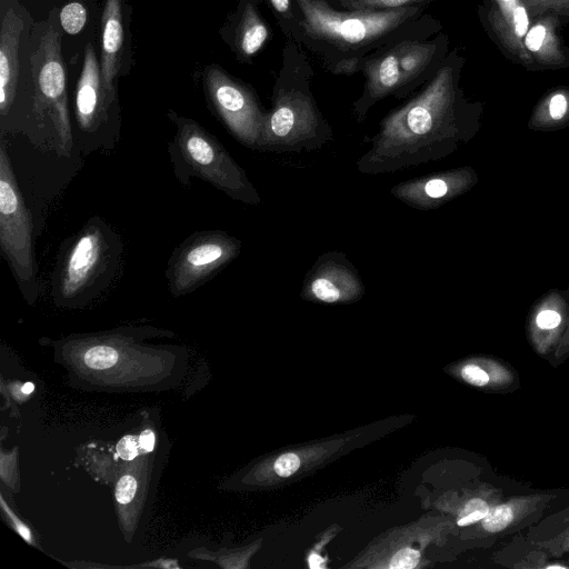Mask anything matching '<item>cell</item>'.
<instances>
[{
	"instance_id": "39",
	"label": "cell",
	"mask_w": 569,
	"mask_h": 569,
	"mask_svg": "<svg viewBox=\"0 0 569 569\" xmlns=\"http://www.w3.org/2000/svg\"><path fill=\"white\" fill-rule=\"evenodd\" d=\"M567 561L569 562V558L567 559Z\"/></svg>"
},
{
	"instance_id": "34",
	"label": "cell",
	"mask_w": 569,
	"mask_h": 569,
	"mask_svg": "<svg viewBox=\"0 0 569 569\" xmlns=\"http://www.w3.org/2000/svg\"><path fill=\"white\" fill-rule=\"evenodd\" d=\"M515 31L519 37L526 34L528 29V17L525 8L518 7L513 12Z\"/></svg>"
},
{
	"instance_id": "4",
	"label": "cell",
	"mask_w": 569,
	"mask_h": 569,
	"mask_svg": "<svg viewBox=\"0 0 569 569\" xmlns=\"http://www.w3.org/2000/svg\"><path fill=\"white\" fill-rule=\"evenodd\" d=\"M122 254L123 242L116 230L100 217L90 218L58 254L51 277L54 303L81 307L107 291Z\"/></svg>"
},
{
	"instance_id": "18",
	"label": "cell",
	"mask_w": 569,
	"mask_h": 569,
	"mask_svg": "<svg viewBox=\"0 0 569 569\" xmlns=\"http://www.w3.org/2000/svg\"><path fill=\"white\" fill-rule=\"evenodd\" d=\"M23 20L12 9L6 11L0 28V113H9L19 79V43Z\"/></svg>"
},
{
	"instance_id": "8",
	"label": "cell",
	"mask_w": 569,
	"mask_h": 569,
	"mask_svg": "<svg viewBox=\"0 0 569 569\" xmlns=\"http://www.w3.org/2000/svg\"><path fill=\"white\" fill-rule=\"evenodd\" d=\"M207 103L232 137L242 146L259 150L268 110L256 90L218 64L202 71Z\"/></svg>"
},
{
	"instance_id": "24",
	"label": "cell",
	"mask_w": 569,
	"mask_h": 569,
	"mask_svg": "<svg viewBox=\"0 0 569 569\" xmlns=\"http://www.w3.org/2000/svg\"><path fill=\"white\" fill-rule=\"evenodd\" d=\"M569 117V101L562 93L553 94L547 106V113L530 123L533 130H553L561 128Z\"/></svg>"
},
{
	"instance_id": "23",
	"label": "cell",
	"mask_w": 569,
	"mask_h": 569,
	"mask_svg": "<svg viewBox=\"0 0 569 569\" xmlns=\"http://www.w3.org/2000/svg\"><path fill=\"white\" fill-rule=\"evenodd\" d=\"M342 10L350 11H385L411 6H427L433 0H328Z\"/></svg>"
},
{
	"instance_id": "5",
	"label": "cell",
	"mask_w": 569,
	"mask_h": 569,
	"mask_svg": "<svg viewBox=\"0 0 569 569\" xmlns=\"http://www.w3.org/2000/svg\"><path fill=\"white\" fill-rule=\"evenodd\" d=\"M168 118L176 131L168 143V153L176 179L189 184L198 178L212 184L236 201L257 206L261 197L246 171L208 130L196 120L173 111Z\"/></svg>"
},
{
	"instance_id": "7",
	"label": "cell",
	"mask_w": 569,
	"mask_h": 569,
	"mask_svg": "<svg viewBox=\"0 0 569 569\" xmlns=\"http://www.w3.org/2000/svg\"><path fill=\"white\" fill-rule=\"evenodd\" d=\"M53 12L49 24L40 38L37 50L31 56L33 82V107L39 120H50L54 136V151L69 156L74 146L68 104L66 68L61 52V37L57 29Z\"/></svg>"
},
{
	"instance_id": "9",
	"label": "cell",
	"mask_w": 569,
	"mask_h": 569,
	"mask_svg": "<svg viewBox=\"0 0 569 569\" xmlns=\"http://www.w3.org/2000/svg\"><path fill=\"white\" fill-rule=\"evenodd\" d=\"M241 247L238 238L222 230L190 234L168 260L164 274L169 292L178 298L199 289L231 263Z\"/></svg>"
},
{
	"instance_id": "33",
	"label": "cell",
	"mask_w": 569,
	"mask_h": 569,
	"mask_svg": "<svg viewBox=\"0 0 569 569\" xmlns=\"http://www.w3.org/2000/svg\"><path fill=\"white\" fill-rule=\"evenodd\" d=\"M1 503L3 507V510L7 512L8 517L11 519V522L13 523L16 530L18 533L28 542H32L31 531L30 529L21 522L16 515L7 507L4 500L1 498Z\"/></svg>"
},
{
	"instance_id": "19",
	"label": "cell",
	"mask_w": 569,
	"mask_h": 569,
	"mask_svg": "<svg viewBox=\"0 0 569 569\" xmlns=\"http://www.w3.org/2000/svg\"><path fill=\"white\" fill-rule=\"evenodd\" d=\"M457 373L462 381L485 392L510 393L521 385L518 371L495 356L473 357L460 365Z\"/></svg>"
},
{
	"instance_id": "32",
	"label": "cell",
	"mask_w": 569,
	"mask_h": 569,
	"mask_svg": "<svg viewBox=\"0 0 569 569\" xmlns=\"http://www.w3.org/2000/svg\"><path fill=\"white\" fill-rule=\"evenodd\" d=\"M546 29L542 26L533 27L526 36V47L530 51H538L545 40Z\"/></svg>"
},
{
	"instance_id": "17",
	"label": "cell",
	"mask_w": 569,
	"mask_h": 569,
	"mask_svg": "<svg viewBox=\"0 0 569 569\" xmlns=\"http://www.w3.org/2000/svg\"><path fill=\"white\" fill-rule=\"evenodd\" d=\"M126 0H103L100 23V68L103 89L117 103V82L121 74L124 53Z\"/></svg>"
},
{
	"instance_id": "20",
	"label": "cell",
	"mask_w": 569,
	"mask_h": 569,
	"mask_svg": "<svg viewBox=\"0 0 569 569\" xmlns=\"http://www.w3.org/2000/svg\"><path fill=\"white\" fill-rule=\"evenodd\" d=\"M493 563L511 569H569V562L553 558L545 548L519 532L492 555Z\"/></svg>"
},
{
	"instance_id": "10",
	"label": "cell",
	"mask_w": 569,
	"mask_h": 569,
	"mask_svg": "<svg viewBox=\"0 0 569 569\" xmlns=\"http://www.w3.org/2000/svg\"><path fill=\"white\" fill-rule=\"evenodd\" d=\"M113 107L103 89L100 61L88 43L74 94V139L84 153L116 148L119 129L111 124Z\"/></svg>"
},
{
	"instance_id": "3",
	"label": "cell",
	"mask_w": 569,
	"mask_h": 569,
	"mask_svg": "<svg viewBox=\"0 0 569 569\" xmlns=\"http://www.w3.org/2000/svg\"><path fill=\"white\" fill-rule=\"evenodd\" d=\"M313 68L306 50L287 40L272 87L259 151H315L333 140V130L311 91Z\"/></svg>"
},
{
	"instance_id": "35",
	"label": "cell",
	"mask_w": 569,
	"mask_h": 569,
	"mask_svg": "<svg viewBox=\"0 0 569 569\" xmlns=\"http://www.w3.org/2000/svg\"><path fill=\"white\" fill-rule=\"evenodd\" d=\"M140 448L144 452H150L154 447V433L150 429H146L139 436Z\"/></svg>"
},
{
	"instance_id": "26",
	"label": "cell",
	"mask_w": 569,
	"mask_h": 569,
	"mask_svg": "<svg viewBox=\"0 0 569 569\" xmlns=\"http://www.w3.org/2000/svg\"><path fill=\"white\" fill-rule=\"evenodd\" d=\"M60 24L69 34H77L82 30L87 21V10L79 2L66 4L59 14Z\"/></svg>"
},
{
	"instance_id": "28",
	"label": "cell",
	"mask_w": 569,
	"mask_h": 569,
	"mask_svg": "<svg viewBox=\"0 0 569 569\" xmlns=\"http://www.w3.org/2000/svg\"><path fill=\"white\" fill-rule=\"evenodd\" d=\"M136 489L137 480L134 479V477L130 475L121 477L116 486L114 495L117 501L121 505L129 503L136 495Z\"/></svg>"
},
{
	"instance_id": "2",
	"label": "cell",
	"mask_w": 569,
	"mask_h": 569,
	"mask_svg": "<svg viewBox=\"0 0 569 569\" xmlns=\"http://www.w3.org/2000/svg\"><path fill=\"white\" fill-rule=\"evenodd\" d=\"M300 12L298 44L336 76L359 72L370 53L406 39L435 36L440 23L427 13V6L385 11H350L328 0H295Z\"/></svg>"
},
{
	"instance_id": "31",
	"label": "cell",
	"mask_w": 569,
	"mask_h": 569,
	"mask_svg": "<svg viewBox=\"0 0 569 569\" xmlns=\"http://www.w3.org/2000/svg\"><path fill=\"white\" fill-rule=\"evenodd\" d=\"M567 293V297L569 299V287L565 290ZM567 359H569V320L567 329L553 353L551 359L549 360V365L552 367H559L562 365Z\"/></svg>"
},
{
	"instance_id": "27",
	"label": "cell",
	"mask_w": 569,
	"mask_h": 569,
	"mask_svg": "<svg viewBox=\"0 0 569 569\" xmlns=\"http://www.w3.org/2000/svg\"><path fill=\"white\" fill-rule=\"evenodd\" d=\"M419 559V551L411 548L400 549L392 556L389 567L392 569H411L417 566Z\"/></svg>"
},
{
	"instance_id": "12",
	"label": "cell",
	"mask_w": 569,
	"mask_h": 569,
	"mask_svg": "<svg viewBox=\"0 0 569 569\" xmlns=\"http://www.w3.org/2000/svg\"><path fill=\"white\" fill-rule=\"evenodd\" d=\"M366 293L362 278L345 252L321 253L307 271L300 297L328 305L351 303Z\"/></svg>"
},
{
	"instance_id": "29",
	"label": "cell",
	"mask_w": 569,
	"mask_h": 569,
	"mask_svg": "<svg viewBox=\"0 0 569 569\" xmlns=\"http://www.w3.org/2000/svg\"><path fill=\"white\" fill-rule=\"evenodd\" d=\"M117 453L123 460H132L139 453L140 443L139 437L133 435L124 436L117 443Z\"/></svg>"
},
{
	"instance_id": "16",
	"label": "cell",
	"mask_w": 569,
	"mask_h": 569,
	"mask_svg": "<svg viewBox=\"0 0 569 569\" xmlns=\"http://www.w3.org/2000/svg\"><path fill=\"white\" fill-rule=\"evenodd\" d=\"M446 37L437 34L425 40L406 39L400 42L399 87L396 99L409 98L427 83L445 61Z\"/></svg>"
},
{
	"instance_id": "22",
	"label": "cell",
	"mask_w": 569,
	"mask_h": 569,
	"mask_svg": "<svg viewBox=\"0 0 569 569\" xmlns=\"http://www.w3.org/2000/svg\"><path fill=\"white\" fill-rule=\"evenodd\" d=\"M271 10L284 38L298 43L300 12L295 0H263Z\"/></svg>"
},
{
	"instance_id": "15",
	"label": "cell",
	"mask_w": 569,
	"mask_h": 569,
	"mask_svg": "<svg viewBox=\"0 0 569 569\" xmlns=\"http://www.w3.org/2000/svg\"><path fill=\"white\" fill-rule=\"evenodd\" d=\"M220 34L240 63H252L272 39V30L259 10L258 0H239Z\"/></svg>"
},
{
	"instance_id": "14",
	"label": "cell",
	"mask_w": 569,
	"mask_h": 569,
	"mask_svg": "<svg viewBox=\"0 0 569 569\" xmlns=\"http://www.w3.org/2000/svg\"><path fill=\"white\" fill-rule=\"evenodd\" d=\"M569 320V299L566 291L549 289L530 307L526 320V337L531 349L549 362Z\"/></svg>"
},
{
	"instance_id": "38",
	"label": "cell",
	"mask_w": 569,
	"mask_h": 569,
	"mask_svg": "<svg viewBox=\"0 0 569 569\" xmlns=\"http://www.w3.org/2000/svg\"><path fill=\"white\" fill-rule=\"evenodd\" d=\"M503 1H506V2H510V1H512V0H503Z\"/></svg>"
},
{
	"instance_id": "30",
	"label": "cell",
	"mask_w": 569,
	"mask_h": 569,
	"mask_svg": "<svg viewBox=\"0 0 569 569\" xmlns=\"http://www.w3.org/2000/svg\"><path fill=\"white\" fill-rule=\"evenodd\" d=\"M300 466V460L297 455L295 453H284L280 456L276 462H274V471L280 477H289L293 472L297 471V469Z\"/></svg>"
},
{
	"instance_id": "13",
	"label": "cell",
	"mask_w": 569,
	"mask_h": 569,
	"mask_svg": "<svg viewBox=\"0 0 569 569\" xmlns=\"http://www.w3.org/2000/svg\"><path fill=\"white\" fill-rule=\"evenodd\" d=\"M478 181L475 168L462 166L399 182L390 193L410 208L428 211L467 193Z\"/></svg>"
},
{
	"instance_id": "25",
	"label": "cell",
	"mask_w": 569,
	"mask_h": 569,
	"mask_svg": "<svg viewBox=\"0 0 569 569\" xmlns=\"http://www.w3.org/2000/svg\"><path fill=\"white\" fill-rule=\"evenodd\" d=\"M118 360V351L109 345H94L83 355L86 366L93 370L112 367Z\"/></svg>"
},
{
	"instance_id": "6",
	"label": "cell",
	"mask_w": 569,
	"mask_h": 569,
	"mask_svg": "<svg viewBox=\"0 0 569 569\" xmlns=\"http://www.w3.org/2000/svg\"><path fill=\"white\" fill-rule=\"evenodd\" d=\"M0 249L23 297L39 293L31 216L18 186L4 141L0 146Z\"/></svg>"
},
{
	"instance_id": "21",
	"label": "cell",
	"mask_w": 569,
	"mask_h": 569,
	"mask_svg": "<svg viewBox=\"0 0 569 569\" xmlns=\"http://www.w3.org/2000/svg\"><path fill=\"white\" fill-rule=\"evenodd\" d=\"M523 533L553 558L561 559L569 555V501L527 528Z\"/></svg>"
},
{
	"instance_id": "11",
	"label": "cell",
	"mask_w": 569,
	"mask_h": 569,
	"mask_svg": "<svg viewBox=\"0 0 569 569\" xmlns=\"http://www.w3.org/2000/svg\"><path fill=\"white\" fill-rule=\"evenodd\" d=\"M569 501V488H557L503 498L468 533L479 545L490 547L497 541L523 532L547 515Z\"/></svg>"
},
{
	"instance_id": "37",
	"label": "cell",
	"mask_w": 569,
	"mask_h": 569,
	"mask_svg": "<svg viewBox=\"0 0 569 569\" xmlns=\"http://www.w3.org/2000/svg\"><path fill=\"white\" fill-rule=\"evenodd\" d=\"M34 390V386L32 382H26L22 388H21V391L26 395H29L31 393L32 391Z\"/></svg>"
},
{
	"instance_id": "36",
	"label": "cell",
	"mask_w": 569,
	"mask_h": 569,
	"mask_svg": "<svg viewBox=\"0 0 569 569\" xmlns=\"http://www.w3.org/2000/svg\"><path fill=\"white\" fill-rule=\"evenodd\" d=\"M309 566L310 568H322L323 567V559L316 555V553H312L310 557H309Z\"/></svg>"
},
{
	"instance_id": "1",
	"label": "cell",
	"mask_w": 569,
	"mask_h": 569,
	"mask_svg": "<svg viewBox=\"0 0 569 569\" xmlns=\"http://www.w3.org/2000/svg\"><path fill=\"white\" fill-rule=\"evenodd\" d=\"M478 112L456 87L453 68L443 61L437 73L401 106L390 110L370 148L357 160L365 174L391 173L443 159L478 132Z\"/></svg>"
}]
</instances>
